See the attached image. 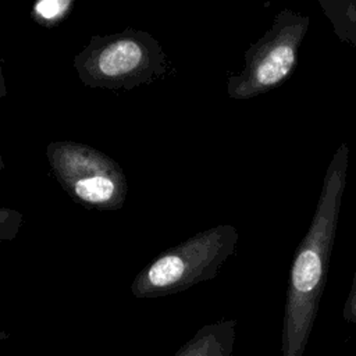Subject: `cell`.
<instances>
[{
    "mask_svg": "<svg viewBox=\"0 0 356 356\" xmlns=\"http://www.w3.org/2000/svg\"><path fill=\"white\" fill-rule=\"evenodd\" d=\"M236 324V320L227 318L200 327L174 356H232Z\"/></svg>",
    "mask_w": 356,
    "mask_h": 356,
    "instance_id": "obj_6",
    "label": "cell"
},
{
    "mask_svg": "<svg viewBox=\"0 0 356 356\" xmlns=\"http://www.w3.org/2000/svg\"><path fill=\"white\" fill-rule=\"evenodd\" d=\"M342 317L346 323L356 324V273H355V278L342 310Z\"/></svg>",
    "mask_w": 356,
    "mask_h": 356,
    "instance_id": "obj_9",
    "label": "cell"
},
{
    "mask_svg": "<svg viewBox=\"0 0 356 356\" xmlns=\"http://www.w3.org/2000/svg\"><path fill=\"white\" fill-rule=\"evenodd\" d=\"M310 18L281 10L270 29L245 51L241 74L231 75L227 92L234 100H248L281 85L298 65V54Z\"/></svg>",
    "mask_w": 356,
    "mask_h": 356,
    "instance_id": "obj_5",
    "label": "cell"
},
{
    "mask_svg": "<svg viewBox=\"0 0 356 356\" xmlns=\"http://www.w3.org/2000/svg\"><path fill=\"white\" fill-rule=\"evenodd\" d=\"M74 6V0H39L32 6L31 17L44 28H54L70 15Z\"/></svg>",
    "mask_w": 356,
    "mask_h": 356,
    "instance_id": "obj_8",
    "label": "cell"
},
{
    "mask_svg": "<svg viewBox=\"0 0 356 356\" xmlns=\"http://www.w3.org/2000/svg\"><path fill=\"white\" fill-rule=\"evenodd\" d=\"M46 156L56 179L76 203L99 211L124 206L127 177L103 152L72 140H57L47 145Z\"/></svg>",
    "mask_w": 356,
    "mask_h": 356,
    "instance_id": "obj_4",
    "label": "cell"
},
{
    "mask_svg": "<svg viewBox=\"0 0 356 356\" xmlns=\"http://www.w3.org/2000/svg\"><path fill=\"white\" fill-rule=\"evenodd\" d=\"M238 229L220 224L161 252L143 267L131 285L135 298H160L182 292L213 280L222 263L235 252Z\"/></svg>",
    "mask_w": 356,
    "mask_h": 356,
    "instance_id": "obj_3",
    "label": "cell"
},
{
    "mask_svg": "<svg viewBox=\"0 0 356 356\" xmlns=\"http://www.w3.org/2000/svg\"><path fill=\"white\" fill-rule=\"evenodd\" d=\"M335 35L345 43L356 46V0H318Z\"/></svg>",
    "mask_w": 356,
    "mask_h": 356,
    "instance_id": "obj_7",
    "label": "cell"
},
{
    "mask_svg": "<svg viewBox=\"0 0 356 356\" xmlns=\"http://www.w3.org/2000/svg\"><path fill=\"white\" fill-rule=\"evenodd\" d=\"M82 83L92 89L131 90L163 78L170 63L161 44L145 31L93 35L74 57Z\"/></svg>",
    "mask_w": 356,
    "mask_h": 356,
    "instance_id": "obj_2",
    "label": "cell"
},
{
    "mask_svg": "<svg viewBox=\"0 0 356 356\" xmlns=\"http://www.w3.org/2000/svg\"><path fill=\"white\" fill-rule=\"evenodd\" d=\"M348 165L349 147L342 143L328 163L314 216L291 264L282 321V356H303L306 350L328 277Z\"/></svg>",
    "mask_w": 356,
    "mask_h": 356,
    "instance_id": "obj_1",
    "label": "cell"
}]
</instances>
